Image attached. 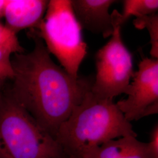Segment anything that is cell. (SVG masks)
<instances>
[{
    "instance_id": "obj_13",
    "label": "cell",
    "mask_w": 158,
    "mask_h": 158,
    "mask_svg": "<svg viewBox=\"0 0 158 158\" xmlns=\"http://www.w3.org/2000/svg\"><path fill=\"white\" fill-rule=\"evenodd\" d=\"M11 52L0 48V81L13 78L14 72L12 68Z\"/></svg>"
},
{
    "instance_id": "obj_8",
    "label": "cell",
    "mask_w": 158,
    "mask_h": 158,
    "mask_svg": "<svg viewBox=\"0 0 158 158\" xmlns=\"http://www.w3.org/2000/svg\"><path fill=\"white\" fill-rule=\"evenodd\" d=\"M49 1L6 0L4 17L6 27L14 33L36 28L43 19Z\"/></svg>"
},
{
    "instance_id": "obj_7",
    "label": "cell",
    "mask_w": 158,
    "mask_h": 158,
    "mask_svg": "<svg viewBox=\"0 0 158 158\" xmlns=\"http://www.w3.org/2000/svg\"><path fill=\"white\" fill-rule=\"evenodd\" d=\"M115 0H72L74 14L81 28L94 34H102L104 38L114 32L110 6Z\"/></svg>"
},
{
    "instance_id": "obj_15",
    "label": "cell",
    "mask_w": 158,
    "mask_h": 158,
    "mask_svg": "<svg viewBox=\"0 0 158 158\" xmlns=\"http://www.w3.org/2000/svg\"><path fill=\"white\" fill-rule=\"evenodd\" d=\"M6 4V0H0V18L4 17V12Z\"/></svg>"
},
{
    "instance_id": "obj_12",
    "label": "cell",
    "mask_w": 158,
    "mask_h": 158,
    "mask_svg": "<svg viewBox=\"0 0 158 158\" xmlns=\"http://www.w3.org/2000/svg\"><path fill=\"white\" fill-rule=\"evenodd\" d=\"M0 48L11 52L12 54L24 52L16 34L0 24Z\"/></svg>"
},
{
    "instance_id": "obj_5",
    "label": "cell",
    "mask_w": 158,
    "mask_h": 158,
    "mask_svg": "<svg viewBox=\"0 0 158 158\" xmlns=\"http://www.w3.org/2000/svg\"><path fill=\"white\" fill-rule=\"evenodd\" d=\"M95 60L97 73L92 93L111 100L125 94L134 72L132 55L122 40L121 27L114 28L111 39L96 53Z\"/></svg>"
},
{
    "instance_id": "obj_2",
    "label": "cell",
    "mask_w": 158,
    "mask_h": 158,
    "mask_svg": "<svg viewBox=\"0 0 158 158\" xmlns=\"http://www.w3.org/2000/svg\"><path fill=\"white\" fill-rule=\"evenodd\" d=\"M127 136L137 134L113 100L100 98L90 90L55 139L67 156L81 158L90 148Z\"/></svg>"
},
{
    "instance_id": "obj_17",
    "label": "cell",
    "mask_w": 158,
    "mask_h": 158,
    "mask_svg": "<svg viewBox=\"0 0 158 158\" xmlns=\"http://www.w3.org/2000/svg\"><path fill=\"white\" fill-rule=\"evenodd\" d=\"M75 158V157H73V156H66V157H64V158Z\"/></svg>"
},
{
    "instance_id": "obj_6",
    "label": "cell",
    "mask_w": 158,
    "mask_h": 158,
    "mask_svg": "<svg viewBox=\"0 0 158 158\" xmlns=\"http://www.w3.org/2000/svg\"><path fill=\"white\" fill-rule=\"evenodd\" d=\"M125 92L116 105L131 123L158 112V59L143 57Z\"/></svg>"
},
{
    "instance_id": "obj_1",
    "label": "cell",
    "mask_w": 158,
    "mask_h": 158,
    "mask_svg": "<svg viewBox=\"0 0 158 158\" xmlns=\"http://www.w3.org/2000/svg\"><path fill=\"white\" fill-rule=\"evenodd\" d=\"M28 34L34 40V49L12 55L13 84L8 94L55 138L93 81L74 78L52 60L41 38L31 30Z\"/></svg>"
},
{
    "instance_id": "obj_3",
    "label": "cell",
    "mask_w": 158,
    "mask_h": 158,
    "mask_svg": "<svg viewBox=\"0 0 158 158\" xmlns=\"http://www.w3.org/2000/svg\"><path fill=\"white\" fill-rule=\"evenodd\" d=\"M68 156L54 138L43 130L8 94L0 97V158Z\"/></svg>"
},
{
    "instance_id": "obj_4",
    "label": "cell",
    "mask_w": 158,
    "mask_h": 158,
    "mask_svg": "<svg viewBox=\"0 0 158 158\" xmlns=\"http://www.w3.org/2000/svg\"><path fill=\"white\" fill-rule=\"evenodd\" d=\"M44 41L50 53L74 78L87 54V44L82 28L72 8L71 0H51L45 17L35 28L30 29Z\"/></svg>"
},
{
    "instance_id": "obj_9",
    "label": "cell",
    "mask_w": 158,
    "mask_h": 158,
    "mask_svg": "<svg viewBox=\"0 0 158 158\" xmlns=\"http://www.w3.org/2000/svg\"><path fill=\"white\" fill-rule=\"evenodd\" d=\"M158 9V0H124L123 12L115 10L111 14L114 29L121 27L132 16L138 18L151 15L157 13Z\"/></svg>"
},
{
    "instance_id": "obj_16",
    "label": "cell",
    "mask_w": 158,
    "mask_h": 158,
    "mask_svg": "<svg viewBox=\"0 0 158 158\" xmlns=\"http://www.w3.org/2000/svg\"><path fill=\"white\" fill-rule=\"evenodd\" d=\"M4 82V81H0V97H1V96L2 95V94H1V89H2V86Z\"/></svg>"
},
{
    "instance_id": "obj_11",
    "label": "cell",
    "mask_w": 158,
    "mask_h": 158,
    "mask_svg": "<svg viewBox=\"0 0 158 158\" xmlns=\"http://www.w3.org/2000/svg\"><path fill=\"white\" fill-rule=\"evenodd\" d=\"M135 28L139 29L147 28L150 36L151 49L150 53L153 59H158V15H151L136 18L134 20Z\"/></svg>"
},
{
    "instance_id": "obj_14",
    "label": "cell",
    "mask_w": 158,
    "mask_h": 158,
    "mask_svg": "<svg viewBox=\"0 0 158 158\" xmlns=\"http://www.w3.org/2000/svg\"><path fill=\"white\" fill-rule=\"evenodd\" d=\"M147 146L151 158H158V125L154 127L151 133L150 141Z\"/></svg>"
},
{
    "instance_id": "obj_10",
    "label": "cell",
    "mask_w": 158,
    "mask_h": 158,
    "mask_svg": "<svg viewBox=\"0 0 158 158\" xmlns=\"http://www.w3.org/2000/svg\"><path fill=\"white\" fill-rule=\"evenodd\" d=\"M137 136L123 138V143L116 158H151L147 143L139 141Z\"/></svg>"
}]
</instances>
